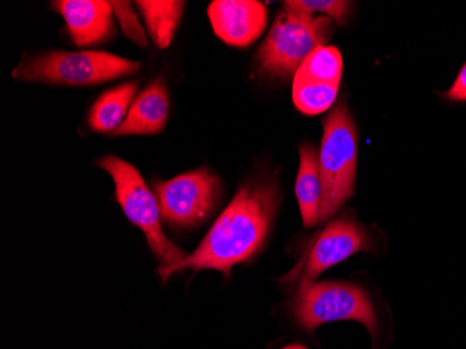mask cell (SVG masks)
Here are the masks:
<instances>
[{"label":"cell","mask_w":466,"mask_h":349,"mask_svg":"<svg viewBox=\"0 0 466 349\" xmlns=\"http://www.w3.org/2000/svg\"><path fill=\"white\" fill-rule=\"evenodd\" d=\"M185 2H161V0H143L136 2L146 21L147 30L158 48L167 49L174 41L179 27L180 18L185 10Z\"/></svg>","instance_id":"obj_14"},{"label":"cell","mask_w":466,"mask_h":349,"mask_svg":"<svg viewBox=\"0 0 466 349\" xmlns=\"http://www.w3.org/2000/svg\"><path fill=\"white\" fill-rule=\"evenodd\" d=\"M292 313L298 324L313 333L326 323L352 320L362 323L376 338L379 320L373 303L363 288L347 282H313L298 288L292 302Z\"/></svg>","instance_id":"obj_6"},{"label":"cell","mask_w":466,"mask_h":349,"mask_svg":"<svg viewBox=\"0 0 466 349\" xmlns=\"http://www.w3.org/2000/svg\"><path fill=\"white\" fill-rule=\"evenodd\" d=\"M140 67L136 60L108 52L51 51L23 60L13 70V77L52 86H96L136 75Z\"/></svg>","instance_id":"obj_3"},{"label":"cell","mask_w":466,"mask_h":349,"mask_svg":"<svg viewBox=\"0 0 466 349\" xmlns=\"http://www.w3.org/2000/svg\"><path fill=\"white\" fill-rule=\"evenodd\" d=\"M352 7V2H342V0H320V2H317V0H289V2H284L285 10L311 15V17H314L316 13H320L339 26L345 25Z\"/></svg>","instance_id":"obj_17"},{"label":"cell","mask_w":466,"mask_h":349,"mask_svg":"<svg viewBox=\"0 0 466 349\" xmlns=\"http://www.w3.org/2000/svg\"><path fill=\"white\" fill-rule=\"evenodd\" d=\"M446 98L451 101L465 102L466 101V63L462 69L458 73L454 84L446 93Z\"/></svg>","instance_id":"obj_19"},{"label":"cell","mask_w":466,"mask_h":349,"mask_svg":"<svg viewBox=\"0 0 466 349\" xmlns=\"http://www.w3.org/2000/svg\"><path fill=\"white\" fill-rule=\"evenodd\" d=\"M374 238L356 218L342 214L334 218L317 233L300 263L279 281L288 285L305 287L326 270L342 263L359 251H373Z\"/></svg>","instance_id":"obj_7"},{"label":"cell","mask_w":466,"mask_h":349,"mask_svg":"<svg viewBox=\"0 0 466 349\" xmlns=\"http://www.w3.org/2000/svg\"><path fill=\"white\" fill-rule=\"evenodd\" d=\"M334 34V23L326 15L311 17L282 10L258 52V67L264 75L281 80L292 77L303 62Z\"/></svg>","instance_id":"obj_5"},{"label":"cell","mask_w":466,"mask_h":349,"mask_svg":"<svg viewBox=\"0 0 466 349\" xmlns=\"http://www.w3.org/2000/svg\"><path fill=\"white\" fill-rule=\"evenodd\" d=\"M169 114V97L164 78L158 77L136 97L129 115L112 138L157 135L164 130Z\"/></svg>","instance_id":"obj_11"},{"label":"cell","mask_w":466,"mask_h":349,"mask_svg":"<svg viewBox=\"0 0 466 349\" xmlns=\"http://www.w3.org/2000/svg\"><path fill=\"white\" fill-rule=\"evenodd\" d=\"M295 194L302 214L303 225L309 230L316 227L320 222L323 183L319 157L316 149L310 144H303L300 147V165L296 177Z\"/></svg>","instance_id":"obj_12"},{"label":"cell","mask_w":466,"mask_h":349,"mask_svg":"<svg viewBox=\"0 0 466 349\" xmlns=\"http://www.w3.org/2000/svg\"><path fill=\"white\" fill-rule=\"evenodd\" d=\"M111 4L112 7H114L115 15L119 20L123 33L127 36V38L132 39L135 44H137L138 46L146 48V34H144L137 15L133 12L132 4H129V2H111Z\"/></svg>","instance_id":"obj_18"},{"label":"cell","mask_w":466,"mask_h":349,"mask_svg":"<svg viewBox=\"0 0 466 349\" xmlns=\"http://www.w3.org/2000/svg\"><path fill=\"white\" fill-rule=\"evenodd\" d=\"M339 84H317L293 81L292 97L298 111L308 117L323 114L337 99Z\"/></svg>","instance_id":"obj_16"},{"label":"cell","mask_w":466,"mask_h":349,"mask_svg":"<svg viewBox=\"0 0 466 349\" xmlns=\"http://www.w3.org/2000/svg\"><path fill=\"white\" fill-rule=\"evenodd\" d=\"M282 349H308V348H306V346L298 345V344H295V345L285 346V348H282Z\"/></svg>","instance_id":"obj_20"},{"label":"cell","mask_w":466,"mask_h":349,"mask_svg":"<svg viewBox=\"0 0 466 349\" xmlns=\"http://www.w3.org/2000/svg\"><path fill=\"white\" fill-rule=\"evenodd\" d=\"M275 182H248L235 194L198 248L182 263L169 270L165 281L185 269L217 270L229 275L237 264L246 263L261 251L279 210Z\"/></svg>","instance_id":"obj_1"},{"label":"cell","mask_w":466,"mask_h":349,"mask_svg":"<svg viewBox=\"0 0 466 349\" xmlns=\"http://www.w3.org/2000/svg\"><path fill=\"white\" fill-rule=\"evenodd\" d=\"M319 165L323 183L320 222H326L355 191L358 133L345 101L335 104L324 119Z\"/></svg>","instance_id":"obj_4"},{"label":"cell","mask_w":466,"mask_h":349,"mask_svg":"<svg viewBox=\"0 0 466 349\" xmlns=\"http://www.w3.org/2000/svg\"><path fill=\"white\" fill-rule=\"evenodd\" d=\"M342 55L335 46L317 48L293 76V81L317 84H339L342 77Z\"/></svg>","instance_id":"obj_15"},{"label":"cell","mask_w":466,"mask_h":349,"mask_svg":"<svg viewBox=\"0 0 466 349\" xmlns=\"http://www.w3.org/2000/svg\"><path fill=\"white\" fill-rule=\"evenodd\" d=\"M55 9L66 23L67 33L77 46H90L114 33V7L104 0H60Z\"/></svg>","instance_id":"obj_10"},{"label":"cell","mask_w":466,"mask_h":349,"mask_svg":"<svg viewBox=\"0 0 466 349\" xmlns=\"http://www.w3.org/2000/svg\"><path fill=\"white\" fill-rule=\"evenodd\" d=\"M111 175L117 203L126 217L146 235L147 243L158 262V272L165 282L167 272L182 263L187 254L172 243L161 227V212L156 194L144 182L140 172L125 159L106 156L96 162Z\"/></svg>","instance_id":"obj_2"},{"label":"cell","mask_w":466,"mask_h":349,"mask_svg":"<svg viewBox=\"0 0 466 349\" xmlns=\"http://www.w3.org/2000/svg\"><path fill=\"white\" fill-rule=\"evenodd\" d=\"M137 91V81H127L102 93L88 114V125L94 132L114 133L117 130L129 115Z\"/></svg>","instance_id":"obj_13"},{"label":"cell","mask_w":466,"mask_h":349,"mask_svg":"<svg viewBox=\"0 0 466 349\" xmlns=\"http://www.w3.org/2000/svg\"><path fill=\"white\" fill-rule=\"evenodd\" d=\"M208 17L218 38L228 46L246 48L266 30L268 10L254 0H217L209 5Z\"/></svg>","instance_id":"obj_9"},{"label":"cell","mask_w":466,"mask_h":349,"mask_svg":"<svg viewBox=\"0 0 466 349\" xmlns=\"http://www.w3.org/2000/svg\"><path fill=\"white\" fill-rule=\"evenodd\" d=\"M161 218L174 227L192 228L211 214L221 193L219 178L207 168L182 173L154 186Z\"/></svg>","instance_id":"obj_8"}]
</instances>
